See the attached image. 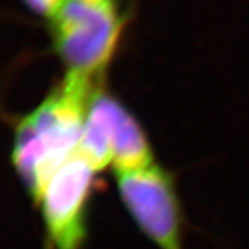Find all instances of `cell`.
<instances>
[{"instance_id":"obj_4","label":"cell","mask_w":249,"mask_h":249,"mask_svg":"<svg viewBox=\"0 0 249 249\" xmlns=\"http://www.w3.org/2000/svg\"><path fill=\"white\" fill-rule=\"evenodd\" d=\"M121 200L157 249H183V218L173 178L157 164L118 172Z\"/></svg>"},{"instance_id":"obj_2","label":"cell","mask_w":249,"mask_h":249,"mask_svg":"<svg viewBox=\"0 0 249 249\" xmlns=\"http://www.w3.org/2000/svg\"><path fill=\"white\" fill-rule=\"evenodd\" d=\"M51 27L67 73L95 80L114 53L124 18L116 0H62Z\"/></svg>"},{"instance_id":"obj_1","label":"cell","mask_w":249,"mask_h":249,"mask_svg":"<svg viewBox=\"0 0 249 249\" xmlns=\"http://www.w3.org/2000/svg\"><path fill=\"white\" fill-rule=\"evenodd\" d=\"M95 80L67 73L62 83L15 130L12 160L37 203L52 176L77 151Z\"/></svg>"},{"instance_id":"obj_6","label":"cell","mask_w":249,"mask_h":249,"mask_svg":"<svg viewBox=\"0 0 249 249\" xmlns=\"http://www.w3.org/2000/svg\"><path fill=\"white\" fill-rule=\"evenodd\" d=\"M22 1L34 13L51 20L60 7L62 0H22Z\"/></svg>"},{"instance_id":"obj_5","label":"cell","mask_w":249,"mask_h":249,"mask_svg":"<svg viewBox=\"0 0 249 249\" xmlns=\"http://www.w3.org/2000/svg\"><path fill=\"white\" fill-rule=\"evenodd\" d=\"M96 171L75 152L46 183L37 205L52 249H82L87 214Z\"/></svg>"},{"instance_id":"obj_3","label":"cell","mask_w":249,"mask_h":249,"mask_svg":"<svg viewBox=\"0 0 249 249\" xmlns=\"http://www.w3.org/2000/svg\"><path fill=\"white\" fill-rule=\"evenodd\" d=\"M77 154L97 172L112 165L118 172L154 164L144 132L116 98L98 90L89 103Z\"/></svg>"}]
</instances>
